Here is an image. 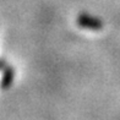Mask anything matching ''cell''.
Masks as SVG:
<instances>
[{
  "label": "cell",
  "mask_w": 120,
  "mask_h": 120,
  "mask_svg": "<svg viewBox=\"0 0 120 120\" xmlns=\"http://www.w3.org/2000/svg\"><path fill=\"white\" fill-rule=\"evenodd\" d=\"M8 66V61L5 58H0V71H3V70Z\"/></svg>",
  "instance_id": "obj_3"
},
{
  "label": "cell",
  "mask_w": 120,
  "mask_h": 120,
  "mask_svg": "<svg viewBox=\"0 0 120 120\" xmlns=\"http://www.w3.org/2000/svg\"><path fill=\"white\" fill-rule=\"evenodd\" d=\"M76 23L79 27L85 30H91V31H99L103 28V21L98 17L91 16L86 12H82L77 16Z\"/></svg>",
  "instance_id": "obj_1"
},
{
  "label": "cell",
  "mask_w": 120,
  "mask_h": 120,
  "mask_svg": "<svg viewBox=\"0 0 120 120\" xmlns=\"http://www.w3.org/2000/svg\"><path fill=\"white\" fill-rule=\"evenodd\" d=\"M14 80H15V69L8 65L3 70V75H1V79H0V88L4 91L9 90L14 82Z\"/></svg>",
  "instance_id": "obj_2"
}]
</instances>
